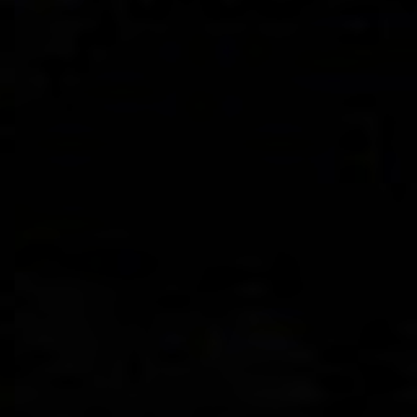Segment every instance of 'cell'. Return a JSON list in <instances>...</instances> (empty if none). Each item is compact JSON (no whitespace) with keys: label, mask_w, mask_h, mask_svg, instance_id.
<instances>
[{"label":"cell","mask_w":417,"mask_h":417,"mask_svg":"<svg viewBox=\"0 0 417 417\" xmlns=\"http://www.w3.org/2000/svg\"><path fill=\"white\" fill-rule=\"evenodd\" d=\"M106 79H111V80H119V82H123V80L140 79V75H135V74H118V72H116V74H109V75H106Z\"/></svg>","instance_id":"6da1fadb"}]
</instances>
